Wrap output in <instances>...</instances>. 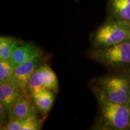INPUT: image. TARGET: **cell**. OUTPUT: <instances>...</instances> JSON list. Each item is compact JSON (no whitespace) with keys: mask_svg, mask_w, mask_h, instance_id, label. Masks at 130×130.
Segmentation results:
<instances>
[{"mask_svg":"<svg viewBox=\"0 0 130 130\" xmlns=\"http://www.w3.org/2000/svg\"><path fill=\"white\" fill-rule=\"evenodd\" d=\"M100 108V121L104 129L123 130L130 128V107L128 104L112 102L96 92Z\"/></svg>","mask_w":130,"mask_h":130,"instance_id":"6da1fadb","label":"cell"},{"mask_svg":"<svg viewBox=\"0 0 130 130\" xmlns=\"http://www.w3.org/2000/svg\"><path fill=\"white\" fill-rule=\"evenodd\" d=\"M130 40V22L108 18L97 29L92 39L93 48H103Z\"/></svg>","mask_w":130,"mask_h":130,"instance_id":"7a4b0ae2","label":"cell"},{"mask_svg":"<svg viewBox=\"0 0 130 130\" xmlns=\"http://www.w3.org/2000/svg\"><path fill=\"white\" fill-rule=\"evenodd\" d=\"M90 56L94 60L107 66H128L130 64V40L109 46L93 48Z\"/></svg>","mask_w":130,"mask_h":130,"instance_id":"3957f363","label":"cell"},{"mask_svg":"<svg viewBox=\"0 0 130 130\" xmlns=\"http://www.w3.org/2000/svg\"><path fill=\"white\" fill-rule=\"evenodd\" d=\"M130 81L121 76H111L101 79L100 87L96 92L112 102L128 104Z\"/></svg>","mask_w":130,"mask_h":130,"instance_id":"277c9868","label":"cell"},{"mask_svg":"<svg viewBox=\"0 0 130 130\" xmlns=\"http://www.w3.org/2000/svg\"><path fill=\"white\" fill-rule=\"evenodd\" d=\"M46 89L56 92L58 90V83L57 75L48 64L40 66L32 74L26 88V95L31 98L35 92Z\"/></svg>","mask_w":130,"mask_h":130,"instance_id":"5b68a950","label":"cell"},{"mask_svg":"<svg viewBox=\"0 0 130 130\" xmlns=\"http://www.w3.org/2000/svg\"><path fill=\"white\" fill-rule=\"evenodd\" d=\"M42 55L35 57L16 67L9 82L26 95V88L30 77L37 68L43 64Z\"/></svg>","mask_w":130,"mask_h":130,"instance_id":"8992f818","label":"cell"},{"mask_svg":"<svg viewBox=\"0 0 130 130\" xmlns=\"http://www.w3.org/2000/svg\"><path fill=\"white\" fill-rule=\"evenodd\" d=\"M41 50L32 42L23 43L18 46L13 53L10 63L14 69L35 57L41 55Z\"/></svg>","mask_w":130,"mask_h":130,"instance_id":"52a82bcc","label":"cell"},{"mask_svg":"<svg viewBox=\"0 0 130 130\" xmlns=\"http://www.w3.org/2000/svg\"><path fill=\"white\" fill-rule=\"evenodd\" d=\"M36 107L31 98L22 95L12 105L8 113V119H26L36 116Z\"/></svg>","mask_w":130,"mask_h":130,"instance_id":"ba28073f","label":"cell"},{"mask_svg":"<svg viewBox=\"0 0 130 130\" xmlns=\"http://www.w3.org/2000/svg\"><path fill=\"white\" fill-rule=\"evenodd\" d=\"M109 18L130 22V0H108Z\"/></svg>","mask_w":130,"mask_h":130,"instance_id":"9c48e42d","label":"cell"},{"mask_svg":"<svg viewBox=\"0 0 130 130\" xmlns=\"http://www.w3.org/2000/svg\"><path fill=\"white\" fill-rule=\"evenodd\" d=\"M53 91L46 89H40L31 96L36 107L43 115H48L53 106L55 95Z\"/></svg>","mask_w":130,"mask_h":130,"instance_id":"30bf717a","label":"cell"},{"mask_svg":"<svg viewBox=\"0 0 130 130\" xmlns=\"http://www.w3.org/2000/svg\"><path fill=\"white\" fill-rule=\"evenodd\" d=\"M22 95L21 90L9 82L0 84V103L4 105L7 116L11 107Z\"/></svg>","mask_w":130,"mask_h":130,"instance_id":"8fae6325","label":"cell"},{"mask_svg":"<svg viewBox=\"0 0 130 130\" xmlns=\"http://www.w3.org/2000/svg\"><path fill=\"white\" fill-rule=\"evenodd\" d=\"M22 43L21 40L14 37H0V60H9L14 50Z\"/></svg>","mask_w":130,"mask_h":130,"instance_id":"7c38bea8","label":"cell"},{"mask_svg":"<svg viewBox=\"0 0 130 130\" xmlns=\"http://www.w3.org/2000/svg\"><path fill=\"white\" fill-rule=\"evenodd\" d=\"M14 70L9 60H0V84L9 82Z\"/></svg>","mask_w":130,"mask_h":130,"instance_id":"4fadbf2b","label":"cell"},{"mask_svg":"<svg viewBox=\"0 0 130 130\" xmlns=\"http://www.w3.org/2000/svg\"><path fill=\"white\" fill-rule=\"evenodd\" d=\"M41 129V121L36 117L23 119L22 130H39Z\"/></svg>","mask_w":130,"mask_h":130,"instance_id":"5bb4252c","label":"cell"},{"mask_svg":"<svg viewBox=\"0 0 130 130\" xmlns=\"http://www.w3.org/2000/svg\"><path fill=\"white\" fill-rule=\"evenodd\" d=\"M23 119L17 118H9L6 125L1 129L6 130H22Z\"/></svg>","mask_w":130,"mask_h":130,"instance_id":"9a60e30c","label":"cell"},{"mask_svg":"<svg viewBox=\"0 0 130 130\" xmlns=\"http://www.w3.org/2000/svg\"><path fill=\"white\" fill-rule=\"evenodd\" d=\"M128 104L130 107V87L129 89V91H128Z\"/></svg>","mask_w":130,"mask_h":130,"instance_id":"2e32d148","label":"cell"}]
</instances>
